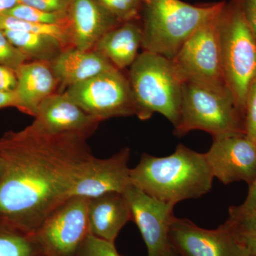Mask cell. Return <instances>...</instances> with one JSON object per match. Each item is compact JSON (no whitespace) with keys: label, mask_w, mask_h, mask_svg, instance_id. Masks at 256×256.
Instances as JSON below:
<instances>
[{"label":"cell","mask_w":256,"mask_h":256,"mask_svg":"<svg viewBox=\"0 0 256 256\" xmlns=\"http://www.w3.org/2000/svg\"><path fill=\"white\" fill-rule=\"evenodd\" d=\"M88 138L50 134L32 124L0 138V222L34 236L70 197L94 156Z\"/></svg>","instance_id":"cell-1"},{"label":"cell","mask_w":256,"mask_h":256,"mask_svg":"<svg viewBox=\"0 0 256 256\" xmlns=\"http://www.w3.org/2000/svg\"><path fill=\"white\" fill-rule=\"evenodd\" d=\"M130 176L131 184L174 206L178 202L197 200L207 194L214 178L206 154L183 144L164 158L144 153L139 164L130 169Z\"/></svg>","instance_id":"cell-2"},{"label":"cell","mask_w":256,"mask_h":256,"mask_svg":"<svg viewBox=\"0 0 256 256\" xmlns=\"http://www.w3.org/2000/svg\"><path fill=\"white\" fill-rule=\"evenodd\" d=\"M225 4L198 6L181 0H149L144 3L143 50L172 60L198 28L220 15Z\"/></svg>","instance_id":"cell-3"},{"label":"cell","mask_w":256,"mask_h":256,"mask_svg":"<svg viewBox=\"0 0 256 256\" xmlns=\"http://www.w3.org/2000/svg\"><path fill=\"white\" fill-rule=\"evenodd\" d=\"M128 79L140 120L160 114L178 126L183 82L172 60L143 50L130 67Z\"/></svg>","instance_id":"cell-4"},{"label":"cell","mask_w":256,"mask_h":256,"mask_svg":"<svg viewBox=\"0 0 256 256\" xmlns=\"http://www.w3.org/2000/svg\"><path fill=\"white\" fill-rule=\"evenodd\" d=\"M218 30L224 79L245 116L248 92L256 79V41L239 0L224 5Z\"/></svg>","instance_id":"cell-5"},{"label":"cell","mask_w":256,"mask_h":256,"mask_svg":"<svg viewBox=\"0 0 256 256\" xmlns=\"http://www.w3.org/2000/svg\"><path fill=\"white\" fill-rule=\"evenodd\" d=\"M244 116L228 88H216L196 82H183L180 121L174 127L178 138L194 130L213 137L245 132Z\"/></svg>","instance_id":"cell-6"},{"label":"cell","mask_w":256,"mask_h":256,"mask_svg":"<svg viewBox=\"0 0 256 256\" xmlns=\"http://www.w3.org/2000/svg\"><path fill=\"white\" fill-rule=\"evenodd\" d=\"M63 94L100 122L137 114L129 79L118 68L72 86Z\"/></svg>","instance_id":"cell-7"},{"label":"cell","mask_w":256,"mask_h":256,"mask_svg":"<svg viewBox=\"0 0 256 256\" xmlns=\"http://www.w3.org/2000/svg\"><path fill=\"white\" fill-rule=\"evenodd\" d=\"M90 198L70 197L34 235L43 256H76L89 232Z\"/></svg>","instance_id":"cell-8"},{"label":"cell","mask_w":256,"mask_h":256,"mask_svg":"<svg viewBox=\"0 0 256 256\" xmlns=\"http://www.w3.org/2000/svg\"><path fill=\"white\" fill-rule=\"evenodd\" d=\"M218 16L198 28L172 60L183 82L227 87L218 37Z\"/></svg>","instance_id":"cell-9"},{"label":"cell","mask_w":256,"mask_h":256,"mask_svg":"<svg viewBox=\"0 0 256 256\" xmlns=\"http://www.w3.org/2000/svg\"><path fill=\"white\" fill-rule=\"evenodd\" d=\"M169 238L178 256H250L228 220L218 228L207 230L186 218L175 217Z\"/></svg>","instance_id":"cell-10"},{"label":"cell","mask_w":256,"mask_h":256,"mask_svg":"<svg viewBox=\"0 0 256 256\" xmlns=\"http://www.w3.org/2000/svg\"><path fill=\"white\" fill-rule=\"evenodd\" d=\"M205 153L214 178L226 185L245 182L250 186L256 178V144L245 132L213 137Z\"/></svg>","instance_id":"cell-11"},{"label":"cell","mask_w":256,"mask_h":256,"mask_svg":"<svg viewBox=\"0 0 256 256\" xmlns=\"http://www.w3.org/2000/svg\"><path fill=\"white\" fill-rule=\"evenodd\" d=\"M124 194L130 208L132 220L146 242L148 256H162L171 247L169 235L175 218L174 205L150 196L132 184Z\"/></svg>","instance_id":"cell-12"},{"label":"cell","mask_w":256,"mask_h":256,"mask_svg":"<svg viewBox=\"0 0 256 256\" xmlns=\"http://www.w3.org/2000/svg\"><path fill=\"white\" fill-rule=\"evenodd\" d=\"M130 149L124 148L108 159L92 156L84 165L70 197L94 198L106 194L124 193L131 184L128 162Z\"/></svg>","instance_id":"cell-13"},{"label":"cell","mask_w":256,"mask_h":256,"mask_svg":"<svg viewBox=\"0 0 256 256\" xmlns=\"http://www.w3.org/2000/svg\"><path fill=\"white\" fill-rule=\"evenodd\" d=\"M32 126L50 134H78L89 138L101 122L82 110L63 94L45 99L37 110Z\"/></svg>","instance_id":"cell-14"},{"label":"cell","mask_w":256,"mask_h":256,"mask_svg":"<svg viewBox=\"0 0 256 256\" xmlns=\"http://www.w3.org/2000/svg\"><path fill=\"white\" fill-rule=\"evenodd\" d=\"M74 48L95 50L101 38L120 21L98 0H72L69 8Z\"/></svg>","instance_id":"cell-15"},{"label":"cell","mask_w":256,"mask_h":256,"mask_svg":"<svg viewBox=\"0 0 256 256\" xmlns=\"http://www.w3.org/2000/svg\"><path fill=\"white\" fill-rule=\"evenodd\" d=\"M18 110L34 117L42 102L56 94L58 82L50 63L28 62L16 72Z\"/></svg>","instance_id":"cell-16"},{"label":"cell","mask_w":256,"mask_h":256,"mask_svg":"<svg viewBox=\"0 0 256 256\" xmlns=\"http://www.w3.org/2000/svg\"><path fill=\"white\" fill-rule=\"evenodd\" d=\"M130 220L132 214L124 193L106 194L89 201V232L98 238L114 244Z\"/></svg>","instance_id":"cell-17"},{"label":"cell","mask_w":256,"mask_h":256,"mask_svg":"<svg viewBox=\"0 0 256 256\" xmlns=\"http://www.w3.org/2000/svg\"><path fill=\"white\" fill-rule=\"evenodd\" d=\"M50 66L58 84L66 89L117 68L96 50H80L74 48L64 50Z\"/></svg>","instance_id":"cell-18"},{"label":"cell","mask_w":256,"mask_h":256,"mask_svg":"<svg viewBox=\"0 0 256 256\" xmlns=\"http://www.w3.org/2000/svg\"><path fill=\"white\" fill-rule=\"evenodd\" d=\"M142 28L137 21L121 24L102 37L95 50L119 70L129 68L137 60L142 46Z\"/></svg>","instance_id":"cell-19"},{"label":"cell","mask_w":256,"mask_h":256,"mask_svg":"<svg viewBox=\"0 0 256 256\" xmlns=\"http://www.w3.org/2000/svg\"><path fill=\"white\" fill-rule=\"evenodd\" d=\"M5 35L28 60L52 63L66 50L60 41L54 37L31 32L4 30Z\"/></svg>","instance_id":"cell-20"},{"label":"cell","mask_w":256,"mask_h":256,"mask_svg":"<svg viewBox=\"0 0 256 256\" xmlns=\"http://www.w3.org/2000/svg\"><path fill=\"white\" fill-rule=\"evenodd\" d=\"M0 30L31 32L56 38L66 50L74 48L70 21L62 24H44L28 22L6 14H0Z\"/></svg>","instance_id":"cell-21"},{"label":"cell","mask_w":256,"mask_h":256,"mask_svg":"<svg viewBox=\"0 0 256 256\" xmlns=\"http://www.w3.org/2000/svg\"><path fill=\"white\" fill-rule=\"evenodd\" d=\"M0 256H43L34 236L0 222Z\"/></svg>","instance_id":"cell-22"},{"label":"cell","mask_w":256,"mask_h":256,"mask_svg":"<svg viewBox=\"0 0 256 256\" xmlns=\"http://www.w3.org/2000/svg\"><path fill=\"white\" fill-rule=\"evenodd\" d=\"M28 22L44 24H62L70 22L69 10L62 12H47L28 5L20 4L4 14Z\"/></svg>","instance_id":"cell-23"},{"label":"cell","mask_w":256,"mask_h":256,"mask_svg":"<svg viewBox=\"0 0 256 256\" xmlns=\"http://www.w3.org/2000/svg\"><path fill=\"white\" fill-rule=\"evenodd\" d=\"M228 220L249 256H256V212L244 215L229 213Z\"/></svg>","instance_id":"cell-24"},{"label":"cell","mask_w":256,"mask_h":256,"mask_svg":"<svg viewBox=\"0 0 256 256\" xmlns=\"http://www.w3.org/2000/svg\"><path fill=\"white\" fill-rule=\"evenodd\" d=\"M121 22L137 21L142 10V0H98Z\"/></svg>","instance_id":"cell-25"},{"label":"cell","mask_w":256,"mask_h":256,"mask_svg":"<svg viewBox=\"0 0 256 256\" xmlns=\"http://www.w3.org/2000/svg\"><path fill=\"white\" fill-rule=\"evenodd\" d=\"M30 60L26 55L10 41L4 31L0 30V65L16 72L22 66Z\"/></svg>","instance_id":"cell-26"},{"label":"cell","mask_w":256,"mask_h":256,"mask_svg":"<svg viewBox=\"0 0 256 256\" xmlns=\"http://www.w3.org/2000/svg\"><path fill=\"white\" fill-rule=\"evenodd\" d=\"M76 256H122L114 242H107L89 234L79 248Z\"/></svg>","instance_id":"cell-27"},{"label":"cell","mask_w":256,"mask_h":256,"mask_svg":"<svg viewBox=\"0 0 256 256\" xmlns=\"http://www.w3.org/2000/svg\"><path fill=\"white\" fill-rule=\"evenodd\" d=\"M244 128L248 137L256 144V79L249 89L246 100Z\"/></svg>","instance_id":"cell-28"},{"label":"cell","mask_w":256,"mask_h":256,"mask_svg":"<svg viewBox=\"0 0 256 256\" xmlns=\"http://www.w3.org/2000/svg\"><path fill=\"white\" fill-rule=\"evenodd\" d=\"M20 4L28 5L47 12L68 11L72 0H20Z\"/></svg>","instance_id":"cell-29"},{"label":"cell","mask_w":256,"mask_h":256,"mask_svg":"<svg viewBox=\"0 0 256 256\" xmlns=\"http://www.w3.org/2000/svg\"><path fill=\"white\" fill-rule=\"evenodd\" d=\"M256 212V178L254 182L249 186L248 194L245 202L240 206H230L229 213L234 214H248Z\"/></svg>","instance_id":"cell-30"},{"label":"cell","mask_w":256,"mask_h":256,"mask_svg":"<svg viewBox=\"0 0 256 256\" xmlns=\"http://www.w3.org/2000/svg\"><path fill=\"white\" fill-rule=\"evenodd\" d=\"M18 86L16 72L0 65V90L15 92Z\"/></svg>","instance_id":"cell-31"},{"label":"cell","mask_w":256,"mask_h":256,"mask_svg":"<svg viewBox=\"0 0 256 256\" xmlns=\"http://www.w3.org/2000/svg\"><path fill=\"white\" fill-rule=\"evenodd\" d=\"M242 12L256 41V0H239Z\"/></svg>","instance_id":"cell-32"},{"label":"cell","mask_w":256,"mask_h":256,"mask_svg":"<svg viewBox=\"0 0 256 256\" xmlns=\"http://www.w3.org/2000/svg\"><path fill=\"white\" fill-rule=\"evenodd\" d=\"M18 106V98H16L15 92H2L0 90V109L6 108H15Z\"/></svg>","instance_id":"cell-33"},{"label":"cell","mask_w":256,"mask_h":256,"mask_svg":"<svg viewBox=\"0 0 256 256\" xmlns=\"http://www.w3.org/2000/svg\"><path fill=\"white\" fill-rule=\"evenodd\" d=\"M20 4V0H0V14L8 12Z\"/></svg>","instance_id":"cell-34"},{"label":"cell","mask_w":256,"mask_h":256,"mask_svg":"<svg viewBox=\"0 0 256 256\" xmlns=\"http://www.w3.org/2000/svg\"><path fill=\"white\" fill-rule=\"evenodd\" d=\"M171 246V245H170ZM162 256H178V254H176V252H174V249L170 247V248L169 250H168L164 255Z\"/></svg>","instance_id":"cell-35"},{"label":"cell","mask_w":256,"mask_h":256,"mask_svg":"<svg viewBox=\"0 0 256 256\" xmlns=\"http://www.w3.org/2000/svg\"><path fill=\"white\" fill-rule=\"evenodd\" d=\"M142 1L143 2H144V3L148 2L149 1V0H142Z\"/></svg>","instance_id":"cell-36"},{"label":"cell","mask_w":256,"mask_h":256,"mask_svg":"<svg viewBox=\"0 0 256 256\" xmlns=\"http://www.w3.org/2000/svg\"><path fill=\"white\" fill-rule=\"evenodd\" d=\"M0 172H1V163H0Z\"/></svg>","instance_id":"cell-37"}]
</instances>
